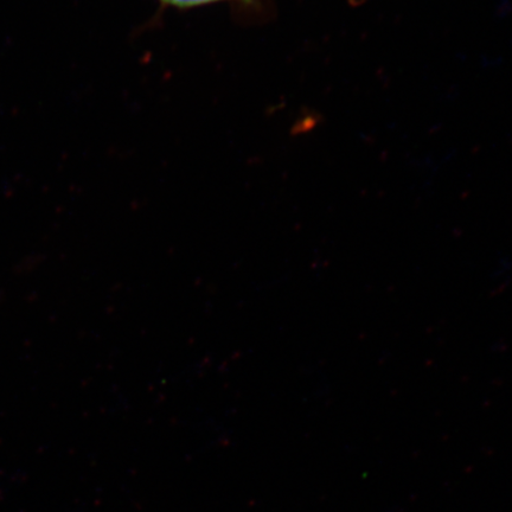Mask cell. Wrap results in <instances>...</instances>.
I'll return each instance as SVG.
<instances>
[{
    "mask_svg": "<svg viewBox=\"0 0 512 512\" xmlns=\"http://www.w3.org/2000/svg\"><path fill=\"white\" fill-rule=\"evenodd\" d=\"M160 2L176 8H194V6L222 2V0H160Z\"/></svg>",
    "mask_w": 512,
    "mask_h": 512,
    "instance_id": "6da1fadb",
    "label": "cell"
}]
</instances>
